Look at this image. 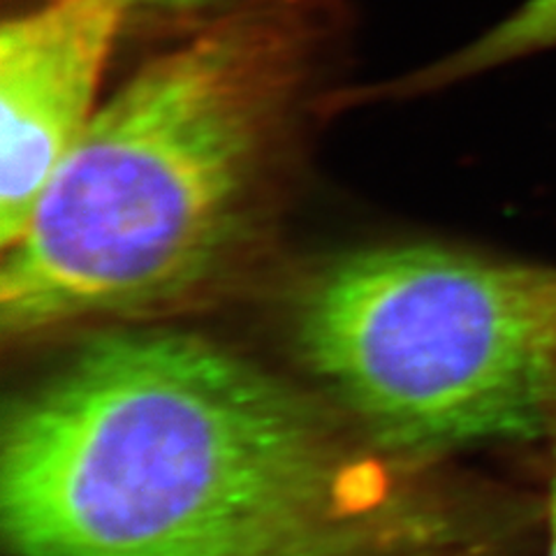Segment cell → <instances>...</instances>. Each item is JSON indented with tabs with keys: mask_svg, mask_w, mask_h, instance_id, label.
I'll list each match as a JSON object with an SVG mask.
<instances>
[{
	"mask_svg": "<svg viewBox=\"0 0 556 556\" xmlns=\"http://www.w3.org/2000/svg\"><path fill=\"white\" fill-rule=\"evenodd\" d=\"M12 556H529L543 498L399 455L165 325L86 332L8 404Z\"/></svg>",
	"mask_w": 556,
	"mask_h": 556,
	"instance_id": "cell-1",
	"label": "cell"
},
{
	"mask_svg": "<svg viewBox=\"0 0 556 556\" xmlns=\"http://www.w3.org/2000/svg\"><path fill=\"white\" fill-rule=\"evenodd\" d=\"M343 3L230 0L139 65L0 249L5 341L163 325L257 278Z\"/></svg>",
	"mask_w": 556,
	"mask_h": 556,
	"instance_id": "cell-2",
	"label": "cell"
},
{
	"mask_svg": "<svg viewBox=\"0 0 556 556\" xmlns=\"http://www.w3.org/2000/svg\"><path fill=\"white\" fill-rule=\"evenodd\" d=\"M308 386L388 450L556 439V265L380 243L316 265L283 318Z\"/></svg>",
	"mask_w": 556,
	"mask_h": 556,
	"instance_id": "cell-3",
	"label": "cell"
},
{
	"mask_svg": "<svg viewBox=\"0 0 556 556\" xmlns=\"http://www.w3.org/2000/svg\"><path fill=\"white\" fill-rule=\"evenodd\" d=\"M126 0H49L0 30V249L20 235L96 116Z\"/></svg>",
	"mask_w": 556,
	"mask_h": 556,
	"instance_id": "cell-4",
	"label": "cell"
},
{
	"mask_svg": "<svg viewBox=\"0 0 556 556\" xmlns=\"http://www.w3.org/2000/svg\"><path fill=\"white\" fill-rule=\"evenodd\" d=\"M556 49V0H525L506 20L484 30L455 54H450L410 77L382 86L386 96H408L484 75L494 67Z\"/></svg>",
	"mask_w": 556,
	"mask_h": 556,
	"instance_id": "cell-5",
	"label": "cell"
},
{
	"mask_svg": "<svg viewBox=\"0 0 556 556\" xmlns=\"http://www.w3.org/2000/svg\"><path fill=\"white\" fill-rule=\"evenodd\" d=\"M225 3H230V0H126L128 10L165 14V16H174V20H179V16L212 14Z\"/></svg>",
	"mask_w": 556,
	"mask_h": 556,
	"instance_id": "cell-6",
	"label": "cell"
},
{
	"mask_svg": "<svg viewBox=\"0 0 556 556\" xmlns=\"http://www.w3.org/2000/svg\"><path fill=\"white\" fill-rule=\"evenodd\" d=\"M547 482L543 498V547L545 556H556V439L547 443Z\"/></svg>",
	"mask_w": 556,
	"mask_h": 556,
	"instance_id": "cell-7",
	"label": "cell"
}]
</instances>
